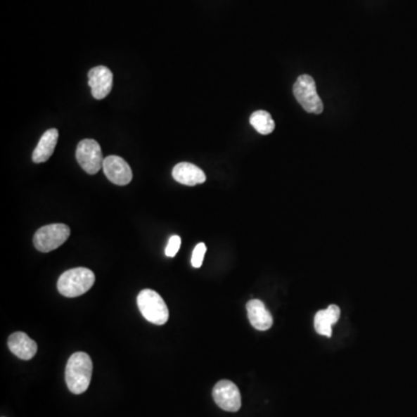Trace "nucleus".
Masks as SVG:
<instances>
[{
	"label": "nucleus",
	"mask_w": 417,
	"mask_h": 417,
	"mask_svg": "<svg viewBox=\"0 0 417 417\" xmlns=\"http://www.w3.org/2000/svg\"><path fill=\"white\" fill-rule=\"evenodd\" d=\"M172 175L177 182L184 184V186H189V187L203 184L207 180L205 173L196 165L191 164V162H180L177 165L173 168Z\"/></svg>",
	"instance_id": "12"
},
{
	"label": "nucleus",
	"mask_w": 417,
	"mask_h": 417,
	"mask_svg": "<svg viewBox=\"0 0 417 417\" xmlns=\"http://www.w3.org/2000/svg\"><path fill=\"white\" fill-rule=\"evenodd\" d=\"M89 85L94 99H105L113 89V73L105 66H96L89 72Z\"/></svg>",
	"instance_id": "9"
},
{
	"label": "nucleus",
	"mask_w": 417,
	"mask_h": 417,
	"mask_svg": "<svg viewBox=\"0 0 417 417\" xmlns=\"http://www.w3.org/2000/svg\"><path fill=\"white\" fill-rule=\"evenodd\" d=\"M77 161L79 162L82 169L94 175L103 167V155L99 143L94 139H84L77 146Z\"/></svg>",
	"instance_id": "6"
},
{
	"label": "nucleus",
	"mask_w": 417,
	"mask_h": 417,
	"mask_svg": "<svg viewBox=\"0 0 417 417\" xmlns=\"http://www.w3.org/2000/svg\"><path fill=\"white\" fill-rule=\"evenodd\" d=\"M137 305L141 316L153 325L162 326L168 321L169 312L162 297L151 289L141 291L137 297Z\"/></svg>",
	"instance_id": "3"
},
{
	"label": "nucleus",
	"mask_w": 417,
	"mask_h": 417,
	"mask_svg": "<svg viewBox=\"0 0 417 417\" xmlns=\"http://www.w3.org/2000/svg\"><path fill=\"white\" fill-rule=\"evenodd\" d=\"M96 282V275L87 268L66 270L58 278L57 289L68 298H76L87 293Z\"/></svg>",
	"instance_id": "2"
},
{
	"label": "nucleus",
	"mask_w": 417,
	"mask_h": 417,
	"mask_svg": "<svg viewBox=\"0 0 417 417\" xmlns=\"http://www.w3.org/2000/svg\"><path fill=\"white\" fill-rule=\"evenodd\" d=\"M7 345H8L11 352L23 361H30L37 355V342L27 335L26 333H14L8 338Z\"/></svg>",
	"instance_id": "10"
},
{
	"label": "nucleus",
	"mask_w": 417,
	"mask_h": 417,
	"mask_svg": "<svg viewBox=\"0 0 417 417\" xmlns=\"http://www.w3.org/2000/svg\"><path fill=\"white\" fill-rule=\"evenodd\" d=\"M246 309L250 325L253 326L254 328L263 332V331H268L273 326L271 313L259 299H252L247 302Z\"/></svg>",
	"instance_id": "11"
},
{
	"label": "nucleus",
	"mask_w": 417,
	"mask_h": 417,
	"mask_svg": "<svg viewBox=\"0 0 417 417\" xmlns=\"http://www.w3.org/2000/svg\"><path fill=\"white\" fill-rule=\"evenodd\" d=\"M250 124L261 135H269L275 130L273 116L266 110H257L250 115Z\"/></svg>",
	"instance_id": "15"
},
{
	"label": "nucleus",
	"mask_w": 417,
	"mask_h": 417,
	"mask_svg": "<svg viewBox=\"0 0 417 417\" xmlns=\"http://www.w3.org/2000/svg\"><path fill=\"white\" fill-rule=\"evenodd\" d=\"M214 402L223 411L236 413L241 408V395L237 385L231 380L218 381L212 391Z\"/></svg>",
	"instance_id": "7"
},
{
	"label": "nucleus",
	"mask_w": 417,
	"mask_h": 417,
	"mask_svg": "<svg viewBox=\"0 0 417 417\" xmlns=\"http://www.w3.org/2000/svg\"><path fill=\"white\" fill-rule=\"evenodd\" d=\"M92 359L86 352H75L68 361L65 381L73 394H82L89 390L92 379Z\"/></svg>",
	"instance_id": "1"
},
{
	"label": "nucleus",
	"mask_w": 417,
	"mask_h": 417,
	"mask_svg": "<svg viewBox=\"0 0 417 417\" xmlns=\"http://www.w3.org/2000/svg\"><path fill=\"white\" fill-rule=\"evenodd\" d=\"M341 316V309L336 305H329L328 309L319 311L314 318V327L320 335L332 338V326L335 325Z\"/></svg>",
	"instance_id": "14"
},
{
	"label": "nucleus",
	"mask_w": 417,
	"mask_h": 417,
	"mask_svg": "<svg viewBox=\"0 0 417 417\" xmlns=\"http://www.w3.org/2000/svg\"><path fill=\"white\" fill-rule=\"evenodd\" d=\"M110 182L117 186H127L132 180V171L128 162L119 155H109L103 161L102 167Z\"/></svg>",
	"instance_id": "8"
},
{
	"label": "nucleus",
	"mask_w": 417,
	"mask_h": 417,
	"mask_svg": "<svg viewBox=\"0 0 417 417\" xmlns=\"http://www.w3.org/2000/svg\"><path fill=\"white\" fill-rule=\"evenodd\" d=\"M58 137H60V132L57 129H49L43 134L37 148L33 152L32 158H33L34 162L41 164V162L49 160L50 157L55 151V148H56Z\"/></svg>",
	"instance_id": "13"
},
{
	"label": "nucleus",
	"mask_w": 417,
	"mask_h": 417,
	"mask_svg": "<svg viewBox=\"0 0 417 417\" xmlns=\"http://www.w3.org/2000/svg\"><path fill=\"white\" fill-rule=\"evenodd\" d=\"M207 253V246L205 243H200L195 247L193 255H191V266L194 268H200L203 264L204 255Z\"/></svg>",
	"instance_id": "16"
},
{
	"label": "nucleus",
	"mask_w": 417,
	"mask_h": 417,
	"mask_svg": "<svg viewBox=\"0 0 417 417\" xmlns=\"http://www.w3.org/2000/svg\"><path fill=\"white\" fill-rule=\"evenodd\" d=\"M71 230L65 224H50L41 227L34 236V246L42 253H49L69 239Z\"/></svg>",
	"instance_id": "5"
},
{
	"label": "nucleus",
	"mask_w": 417,
	"mask_h": 417,
	"mask_svg": "<svg viewBox=\"0 0 417 417\" xmlns=\"http://www.w3.org/2000/svg\"><path fill=\"white\" fill-rule=\"evenodd\" d=\"M293 94L297 101L309 114H321L323 103L316 92V82L309 75H302L293 85Z\"/></svg>",
	"instance_id": "4"
},
{
	"label": "nucleus",
	"mask_w": 417,
	"mask_h": 417,
	"mask_svg": "<svg viewBox=\"0 0 417 417\" xmlns=\"http://www.w3.org/2000/svg\"><path fill=\"white\" fill-rule=\"evenodd\" d=\"M181 246V238L179 236H173L168 241L167 247H166V250H165V254H166V257H174L177 254H178L179 250H180Z\"/></svg>",
	"instance_id": "17"
}]
</instances>
